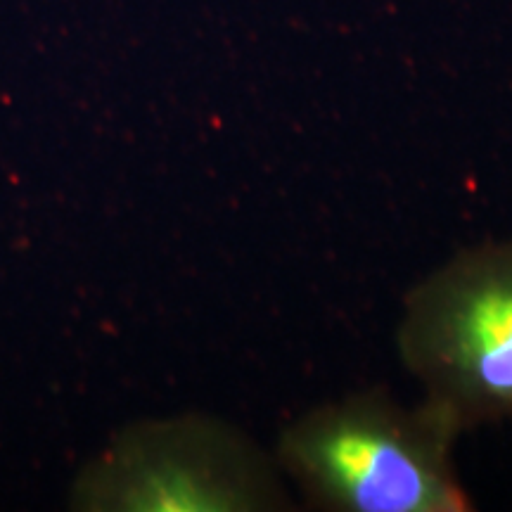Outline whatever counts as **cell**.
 I'll use <instances>...</instances> for the list:
<instances>
[{
  "instance_id": "cell-1",
  "label": "cell",
  "mask_w": 512,
  "mask_h": 512,
  "mask_svg": "<svg viewBox=\"0 0 512 512\" xmlns=\"http://www.w3.org/2000/svg\"><path fill=\"white\" fill-rule=\"evenodd\" d=\"M463 430L420 399L384 389L344 394L287 422L273 446L285 479L325 512H470L456 467Z\"/></svg>"
},
{
  "instance_id": "cell-2",
  "label": "cell",
  "mask_w": 512,
  "mask_h": 512,
  "mask_svg": "<svg viewBox=\"0 0 512 512\" xmlns=\"http://www.w3.org/2000/svg\"><path fill=\"white\" fill-rule=\"evenodd\" d=\"M396 351L460 430L512 422V240L460 249L403 299Z\"/></svg>"
},
{
  "instance_id": "cell-3",
  "label": "cell",
  "mask_w": 512,
  "mask_h": 512,
  "mask_svg": "<svg viewBox=\"0 0 512 512\" xmlns=\"http://www.w3.org/2000/svg\"><path fill=\"white\" fill-rule=\"evenodd\" d=\"M81 510L280 512L285 477L252 434L204 413L143 420L121 430L74 486Z\"/></svg>"
}]
</instances>
